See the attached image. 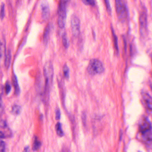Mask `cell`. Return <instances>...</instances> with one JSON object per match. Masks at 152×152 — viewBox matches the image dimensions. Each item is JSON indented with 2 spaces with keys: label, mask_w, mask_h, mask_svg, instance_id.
Segmentation results:
<instances>
[{
  "label": "cell",
  "mask_w": 152,
  "mask_h": 152,
  "mask_svg": "<svg viewBox=\"0 0 152 152\" xmlns=\"http://www.w3.org/2000/svg\"><path fill=\"white\" fill-rule=\"evenodd\" d=\"M88 72L91 75L102 73L104 71V68L102 62L97 59H91L88 66Z\"/></svg>",
  "instance_id": "obj_3"
},
{
  "label": "cell",
  "mask_w": 152,
  "mask_h": 152,
  "mask_svg": "<svg viewBox=\"0 0 152 152\" xmlns=\"http://www.w3.org/2000/svg\"><path fill=\"white\" fill-rule=\"evenodd\" d=\"M62 42L64 48L66 49L68 48L69 46V42L67 35L66 33L64 34L62 36Z\"/></svg>",
  "instance_id": "obj_17"
},
{
  "label": "cell",
  "mask_w": 152,
  "mask_h": 152,
  "mask_svg": "<svg viewBox=\"0 0 152 152\" xmlns=\"http://www.w3.org/2000/svg\"><path fill=\"white\" fill-rule=\"evenodd\" d=\"M12 82H13V86L15 88V94L17 96H18L20 93V88L18 84L17 77L15 74L12 76Z\"/></svg>",
  "instance_id": "obj_11"
},
{
  "label": "cell",
  "mask_w": 152,
  "mask_h": 152,
  "mask_svg": "<svg viewBox=\"0 0 152 152\" xmlns=\"http://www.w3.org/2000/svg\"><path fill=\"white\" fill-rule=\"evenodd\" d=\"M60 1H64V2H65V3H67V4H68L70 1V0H60Z\"/></svg>",
  "instance_id": "obj_32"
},
{
  "label": "cell",
  "mask_w": 152,
  "mask_h": 152,
  "mask_svg": "<svg viewBox=\"0 0 152 152\" xmlns=\"http://www.w3.org/2000/svg\"><path fill=\"white\" fill-rule=\"evenodd\" d=\"M56 130L57 134L60 137L64 136V132L62 129V124L60 122H58L56 125Z\"/></svg>",
  "instance_id": "obj_16"
},
{
  "label": "cell",
  "mask_w": 152,
  "mask_h": 152,
  "mask_svg": "<svg viewBox=\"0 0 152 152\" xmlns=\"http://www.w3.org/2000/svg\"><path fill=\"white\" fill-rule=\"evenodd\" d=\"M142 96L146 108L148 113H151L152 109V97L150 95L146 92H142Z\"/></svg>",
  "instance_id": "obj_8"
},
{
  "label": "cell",
  "mask_w": 152,
  "mask_h": 152,
  "mask_svg": "<svg viewBox=\"0 0 152 152\" xmlns=\"http://www.w3.org/2000/svg\"><path fill=\"white\" fill-rule=\"evenodd\" d=\"M50 30H51V26L48 24L45 28V30H44V34H43V42L45 44H48L49 38Z\"/></svg>",
  "instance_id": "obj_12"
},
{
  "label": "cell",
  "mask_w": 152,
  "mask_h": 152,
  "mask_svg": "<svg viewBox=\"0 0 152 152\" xmlns=\"http://www.w3.org/2000/svg\"><path fill=\"white\" fill-rule=\"evenodd\" d=\"M6 137L5 134L2 131H0V138H5Z\"/></svg>",
  "instance_id": "obj_30"
},
{
  "label": "cell",
  "mask_w": 152,
  "mask_h": 152,
  "mask_svg": "<svg viewBox=\"0 0 152 152\" xmlns=\"http://www.w3.org/2000/svg\"><path fill=\"white\" fill-rule=\"evenodd\" d=\"M41 146V143L40 141L38 139L37 137L34 138L33 144L32 149L34 151H37L39 149Z\"/></svg>",
  "instance_id": "obj_15"
},
{
  "label": "cell",
  "mask_w": 152,
  "mask_h": 152,
  "mask_svg": "<svg viewBox=\"0 0 152 152\" xmlns=\"http://www.w3.org/2000/svg\"><path fill=\"white\" fill-rule=\"evenodd\" d=\"M104 1L105 4L107 13L110 15H111V14H112V9H111V5H110L109 0H104Z\"/></svg>",
  "instance_id": "obj_21"
},
{
  "label": "cell",
  "mask_w": 152,
  "mask_h": 152,
  "mask_svg": "<svg viewBox=\"0 0 152 152\" xmlns=\"http://www.w3.org/2000/svg\"><path fill=\"white\" fill-rule=\"evenodd\" d=\"M22 112V107L18 105H15L12 107V113L15 115H19Z\"/></svg>",
  "instance_id": "obj_18"
},
{
  "label": "cell",
  "mask_w": 152,
  "mask_h": 152,
  "mask_svg": "<svg viewBox=\"0 0 152 152\" xmlns=\"http://www.w3.org/2000/svg\"><path fill=\"white\" fill-rule=\"evenodd\" d=\"M6 149V144L3 140H0V152H4Z\"/></svg>",
  "instance_id": "obj_24"
},
{
  "label": "cell",
  "mask_w": 152,
  "mask_h": 152,
  "mask_svg": "<svg viewBox=\"0 0 152 152\" xmlns=\"http://www.w3.org/2000/svg\"><path fill=\"white\" fill-rule=\"evenodd\" d=\"M5 5L2 3L0 8V18L2 20L5 17Z\"/></svg>",
  "instance_id": "obj_20"
},
{
  "label": "cell",
  "mask_w": 152,
  "mask_h": 152,
  "mask_svg": "<svg viewBox=\"0 0 152 152\" xmlns=\"http://www.w3.org/2000/svg\"><path fill=\"white\" fill-rule=\"evenodd\" d=\"M4 88L2 85H0V100L1 99V97L4 93Z\"/></svg>",
  "instance_id": "obj_28"
},
{
  "label": "cell",
  "mask_w": 152,
  "mask_h": 152,
  "mask_svg": "<svg viewBox=\"0 0 152 152\" xmlns=\"http://www.w3.org/2000/svg\"><path fill=\"white\" fill-rule=\"evenodd\" d=\"M6 55V43L4 42H0V66L4 60Z\"/></svg>",
  "instance_id": "obj_10"
},
{
  "label": "cell",
  "mask_w": 152,
  "mask_h": 152,
  "mask_svg": "<svg viewBox=\"0 0 152 152\" xmlns=\"http://www.w3.org/2000/svg\"><path fill=\"white\" fill-rule=\"evenodd\" d=\"M11 52L10 50H8L6 54V56H5V61H4V63H5V66L7 69L9 68L10 66V63H11Z\"/></svg>",
  "instance_id": "obj_13"
},
{
  "label": "cell",
  "mask_w": 152,
  "mask_h": 152,
  "mask_svg": "<svg viewBox=\"0 0 152 152\" xmlns=\"http://www.w3.org/2000/svg\"><path fill=\"white\" fill-rule=\"evenodd\" d=\"M11 90V85L9 83H6V85L5 87V91L6 94H7V95H8V94H9V93H10Z\"/></svg>",
  "instance_id": "obj_23"
},
{
  "label": "cell",
  "mask_w": 152,
  "mask_h": 152,
  "mask_svg": "<svg viewBox=\"0 0 152 152\" xmlns=\"http://www.w3.org/2000/svg\"><path fill=\"white\" fill-rule=\"evenodd\" d=\"M63 72L64 75L66 79H68L70 77V70L67 65H64L63 67Z\"/></svg>",
  "instance_id": "obj_19"
},
{
  "label": "cell",
  "mask_w": 152,
  "mask_h": 152,
  "mask_svg": "<svg viewBox=\"0 0 152 152\" xmlns=\"http://www.w3.org/2000/svg\"><path fill=\"white\" fill-rule=\"evenodd\" d=\"M7 124L6 121L2 120L0 121V127L1 128H7Z\"/></svg>",
  "instance_id": "obj_27"
},
{
  "label": "cell",
  "mask_w": 152,
  "mask_h": 152,
  "mask_svg": "<svg viewBox=\"0 0 152 152\" xmlns=\"http://www.w3.org/2000/svg\"><path fill=\"white\" fill-rule=\"evenodd\" d=\"M71 24L73 35L74 37H78L80 33V22L77 16L74 15H72Z\"/></svg>",
  "instance_id": "obj_7"
},
{
  "label": "cell",
  "mask_w": 152,
  "mask_h": 152,
  "mask_svg": "<svg viewBox=\"0 0 152 152\" xmlns=\"http://www.w3.org/2000/svg\"><path fill=\"white\" fill-rule=\"evenodd\" d=\"M112 34H113V40L114 46L115 48V50L117 54H119V47H118V38H117V35L115 34V32L112 26Z\"/></svg>",
  "instance_id": "obj_14"
},
{
  "label": "cell",
  "mask_w": 152,
  "mask_h": 152,
  "mask_svg": "<svg viewBox=\"0 0 152 152\" xmlns=\"http://www.w3.org/2000/svg\"><path fill=\"white\" fill-rule=\"evenodd\" d=\"M67 3L60 1L58 7V26L61 29L65 26L66 18V6Z\"/></svg>",
  "instance_id": "obj_4"
},
{
  "label": "cell",
  "mask_w": 152,
  "mask_h": 152,
  "mask_svg": "<svg viewBox=\"0 0 152 152\" xmlns=\"http://www.w3.org/2000/svg\"><path fill=\"white\" fill-rule=\"evenodd\" d=\"M139 133L141 140L145 144L151 145L152 144V125L149 119L145 116L141 117L138 125Z\"/></svg>",
  "instance_id": "obj_1"
},
{
  "label": "cell",
  "mask_w": 152,
  "mask_h": 152,
  "mask_svg": "<svg viewBox=\"0 0 152 152\" xmlns=\"http://www.w3.org/2000/svg\"><path fill=\"white\" fill-rule=\"evenodd\" d=\"M42 16L44 21H47L49 19L50 15L49 6L47 2H44L42 4Z\"/></svg>",
  "instance_id": "obj_9"
},
{
  "label": "cell",
  "mask_w": 152,
  "mask_h": 152,
  "mask_svg": "<svg viewBox=\"0 0 152 152\" xmlns=\"http://www.w3.org/2000/svg\"><path fill=\"white\" fill-rule=\"evenodd\" d=\"M84 5L86 6H91L94 7L95 6V1L94 0H82Z\"/></svg>",
  "instance_id": "obj_22"
},
{
  "label": "cell",
  "mask_w": 152,
  "mask_h": 152,
  "mask_svg": "<svg viewBox=\"0 0 152 152\" xmlns=\"http://www.w3.org/2000/svg\"><path fill=\"white\" fill-rule=\"evenodd\" d=\"M116 14L121 22H124L127 18V9L123 0H115Z\"/></svg>",
  "instance_id": "obj_5"
},
{
  "label": "cell",
  "mask_w": 152,
  "mask_h": 152,
  "mask_svg": "<svg viewBox=\"0 0 152 152\" xmlns=\"http://www.w3.org/2000/svg\"><path fill=\"white\" fill-rule=\"evenodd\" d=\"M61 117V112L59 108H57L56 110V120H60Z\"/></svg>",
  "instance_id": "obj_25"
},
{
  "label": "cell",
  "mask_w": 152,
  "mask_h": 152,
  "mask_svg": "<svg viewBox=\"0 0 152 152\" xmlns=\"http://www.w3.org/2000/svg\"><path fill=\"white\" fill-rule=\"evenodd\" d=\"M24 151H26V152H29V151H30V147H29V146L26 147L25 148L24 150Z\"/></svg>",
  "instance_id": "obj_31"
},
{
  "label": "cell",
  "mask_w": 152,
  "mask_h": 152,
  "mask_svg": "<svg viewBox=\"0 0 152 152\" xmlns=\"http://www.w3.org/2000/svg\"><path fill=\"white\" fill-rule=\"evenodd\" d=\"M140 28L141 36L145 37L147 33V15L145 10L142 11L139 17Z\"/></svg>",
  "instance_id": "obj_6"
},
{
  "label": "cell",
  "mask_w": 152,
  "mask_h": 152,
  "mask_svg": "<svg viewBox=\"0 0 152 152\" xmlns=\"http://www.w3.org/2000/svg\"><path fill=\"white\" fill-rule=\"evenodd\" d=\"M4 105L1 99L0 100V115H1L4 113Z\"/></svg>",
  "instance_id": "obj_26"
},
{
  "label": "cell",
  "mask_w": 152,
  "mask_h": 152,
  "mask_svg": "<svg viewBox=\"0 0 152 152\" xmlns=\"http://www.w3.org/2000/svg\"><path fill=\"white\" fill-rule=\"evenodd\" d=\"M82 120L83 121V123L84 124H86V113H83L82 114Z\"/></svg>",
  "instance_id": "obj_29"
},
{
  "label": "cell",
  "mask_w": 152,
  "mask_h": 152,
  "mask_svg": "<svg viewBox=\"0 0 152 152\" xmlns=\"http://www.w3.org/2000/svg\"><path fill=\"white\" fill-rule=\"evenodd\" d=\"M43 74L45 78V87L43 92V100L48 102L49 98L50 92L53 82L54 69L53 65L50 61L46 63L43 67Z\"/></svg>",
  "instance_id": "obj_2"
}]
</instances>
